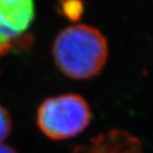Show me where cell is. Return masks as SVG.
<instances>
[{"mask_svg": "<svg viewBox=\"0 0 153 153\" xmlns=\"http://www.w3.org/2000/svg\"><path fill=\"white\" fill-rule=\"evenodd\" d=\"M58 70L73 79H88L105 68L108 58L105 36L94 26L73 24L58 33L52 45Z\"/></svg>", "mask_w": 153, "mask_h": 153, "instance_id": "cell-1", "label": "cell"}, {"mask_svg": "<svg viewBox=\"0 0 153 153\" xmlns=\"http://www.w3.org/2000/svg\"><path fill=\"white\" fill-rule=\"evenodd\" d=\"M36 121L41 132L52 140L76 137L91 121V109L78 94H63L48 97L40 103Z\"/></svg>", "mask_w": 153, "mask_h": 153, "instance_id": "cell-2", "label": "cell"}, {"mask_svg": "<svg viewBox=\"0 0 153 153\" xmlns=\"http://www.w3.org/2000/svg\"><path fill=\"white\" fill-rule=\"evenodd\" d=\"M33 18V2L0 0V57L24 39Z\"/></svg>", "mask_w": 153, "mask_h": 153, "instance_id": "cell-3", "label": "cell"}, {"mask_svg": "<svg viewBox=\"0 0 153 153\" xmlns=\"http://www.w3.org/2000/svg\"><path fill=\"white\" fill-rule=\"evenodd\" d=\"M72 153H143V149L137 137L114 129L91 139Z\"/></svg>", "mask_w": 153, "mask_h": 153, "instance_id": "cell-4", "label": "cell"}, {"mask_svg": "<svg viewBox=\"0 0 153 153\" xmlns=\"http://www.w3.org/2000/svg\"><path fill=\"white\" fill-rule=\"evenodd\" d=\"M12 128V121L7 109L0 105V144L4 142L10 134Z\"/></svg>", "mask_w": 153, "mask_h": 153, "instance_id": "cell-5", "label": "cell"}, {"mask_svg": "<svg viewBox=\"0 0 153 153\" xmlns=\"http://www.w3.org/2000/svg\"><path fill=\"white\" fill-rule=\"evenodd\" d=\"M74 5H75V2H72L73 7H69L67 3H63V7H62L64 15L67 16L68 18H70V19H72L73 21L78 19L79 16H81L82 15V3L78 2V4L76 5V7Z\"/></svg>", "mask_w": 153, "mask_h": 153, "instance_id": "cell-6", "label": "cell"}, {"mask_svg": "<svg viewBox=\"0 0 153 153\" xmlns=\"http://www.w3.org/2000/svg\"><path fill=\"white\" fill-rule=\"evenodd\" d=\"M0 153H17V152L12 147H10V146L6 145L4 143H1L0 144Z\"/></svg>", "mask_w": 153, "mask_h": 153, "instance_id": "cell-7", "label": "cell"}]
</instances>
